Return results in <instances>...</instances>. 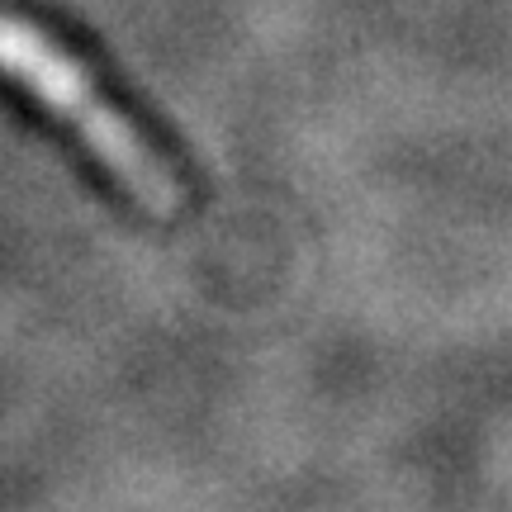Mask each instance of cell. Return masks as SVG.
<instances>
[{
  "mask_svg": "<svg viewBox=\"0 0 512 512\" xmlns=\"http://www.w3.org/2000/svg\"><path fill=\"white\" fill-rule=\"evenodd\" d=\"M0 72L15 76L24 91H34L48 110L72 124V133L105 162L114 181L152 214H176L181 209V185L171 176V166L143 143V133L114 110L105 91L95 86V76L81 67L53 34H43L38 24L19 15H0Z\"/></svg>",
  "mask_w": 512,
  "mask_h": 512,
  "instance_id": "cell-1",
  "label": "cell"
}]
</instances>
